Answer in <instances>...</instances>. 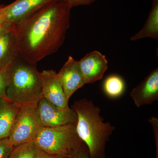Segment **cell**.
<instances>
[{
  "mask_svg": "<svg viewBox=\"0 0 158 158\" xmlns=\"http://www.w3.org/2000/svg\"><path fill=\"white\" fill-rule=\"evenodd\" d=\"M13 147L9 138L0 139V158H9Z\"/></svg>",
  "mask_w": 158,
  "mask_h": 158,
  "instance_id": "cell-17",
  "label": "cell"
},
{
  "mask_svg": "<svg viewBox=\"0 0 158 158\" xmlns=\"http://www.w3.org/2000/svg\"><path fill=\"white\" fill-rule=\"evenodd\" d=\"M8 68L0 69V98H8L6 96V90L9 77Z\"/></svg>",
  "mask_w": 158,
  "mask_h": 158,
  "instance_id": "cell-18",
  "label": "cell"
},
{
  "mask_svg": "<svg viewBox=\"0 0 158 158\" xmlns=\"http://www.w3.org/2000/svg\"><path fill=\"white\" fill-rule=\"evenodd\" d=\"M137 107L152 104L158 100V68L153 69L130 93Z\"/></svg>",
  "mask_w": 158,
  "mask_h": 158,
  "instance_id": "cell-10",
  "label": "cell"
},
{
  "mask_svg": "<svg viewBox=\"0 0 158 158\" xmlns=\"http://www.w3.org/2000/svg\"><path fill=\"white\" fill-rule=\"evenodd\" d=\"M4 6H3V5H0V11H1V9H2V8H3V7Z\"/></svg>",
  "mask_w": 158,
  "mask_h": 158,
  "instance_id": "cell-24",
  "label": "cell"
},
{
  "mask_svg": "<svg viewBox=\"0 0 158 158\" xmlns=\"http://www.w3.org/2000/svg\"><path fill=\"white\" fill-rule=\"evenodd\" d=\"M45 153L31 141L13 147L9 158H39Z\"/></svg>",
  "mask_w": 158,
  "mask_h": 158,
  "instance_id": "cell-15",
  "label": "cell"
},
{
  "mask_svg": "<svg viewBox=\"0 0 158 158\" xmlns=\"http://www.w3.org/2000/svg\"><path fill=\"white\" fill-rule=\"evenodd\" d=\"M58 74L66 98L69 100L72 95L85 85L79 68L78 61L69 56Z\"/></svg>",
  "mask_w": 158,
  "mask_h": 158,
  "instance_id": "cell-11",
  "label": "cell"
},
{
  "mask_svg": "<svg viewBox=\"0 0 158 158\" xmlns=\"http://www.w3.org/2000/svg\"><path fill=\"white\" fill-rule=\"evenodd\" d=\"M71 9L62 0H54L19 24L10 27L22 56L37 64L58 51L69 28Z\"/></svg>",
  "mask_w": 158,
  "mask_h": 158,
  "instance_id": "cell-1",
  "label": "cell"
},
{
  "mask_svg": "<svg viewBox=\"0 0 158 158\" xmlns=\"http://www.w3.org/2000/svg\"><path fill=\"white\" fill-rule=\"evenodd\" d=\"M3 25H4V20H3V18L2 17L1 13H0V30H1V29H2V27H3Z\"/></svg>",
  "mask_w": 158,
  "mask_h": 158,
  "instance_id": "cell-23",
  "label": "cell"
},
{
  "mask_svg": "<svg viewBox=\"0 0 158 158\" xmlns=\"http://www.w3.org/2000/svg\"><path fill=\"white\" fill-rule=\"evenodd\" d=\"M77 123L56 127H43L34 142L46 154L65 158L87 147L79 137Z\"/></svg>",
  "mask_w": 158,
  "mask_h": 158,
  "instance_id": "cell-4",
  "label": "cell"
},
{
  "mask_svg": "<svg viewBox=\"0 0 158 158\" xmlns=\"http://www.w3.org/2000/svg\"><path fill=\"white\" fill-rule=\"evenodd\" d=\"M37 109L43 127H56L77 122V115L73 109H60L43 97L37 103Z\"/></svg>",
  "mask_w": 158,
  "mask_h": 158,
  "instance_id": "cell-7",
  "label": "cell"
},
{
  "mask_svg": "<svg viewBox=\"0 0 158 158\" xmlns=\"http://www.w3.org/2000/svg\"><path fill=\"white\" fill-rule=\"evenodd\" d=\"M144 38L158 39V0H152L151 10L145 24L137 34L131 37L132 41Z\"/></svg>",
  "mask_w": 158,
  "mask_h": 158,
  "instance_id": "cell-14",
  "label": "cell"
},
{
  "mask_svg": "<svg viewBox=\"0 0 158 158\" xmlns=\"http://www.w3.org/2000/svg\"><path fill=\"white\" fill-rule=\"evenodd\" d=\"M103 88L108 96L111 98H116L124 93L125 84L121 77L117 75H112L105 80Z\"/></svg>",
  "mask_w": 158,
  "mask_h": 158,
  "instance_id": "cell-16",
  "label": "cell"
},
{
  "mask_svg": "<svg viewBox=\"0 0 158 158\" xmlns=\"http://www.w3.org/2000/svg\"><path fill=\"white\" fill-rule=\"evenodd\" d=\"M150 123L152 125L153 128L154 135L157 145V158H158V119L156 117H152L149 119Z\"/></svg>",
  "mask_w": 158,
  "mask_h": 158,
  "instance_id": "cell-20",
  "label": "cell"
},
{
  "mask_svg": "<svg viewBox=\"0 0 158 158\" xmlns=\"http://www.w3.org/2000/svg\"><path fill=\"white\" fill-rule=\"evenodd\" d=\"M20 54L14 31L3 25L0 30V69H7Z\"/></svg>",
  "mask_w": 158,
  "mask_h": 158,
  "instance_id": "cell-12",
  "label": "cell"
},
{
  "mask_svg": "<svg viewBox=\"0 0 158 158\" xmlns=\"http://www.w3.org/2000/svg\"><path fill=\"white\" fill-rule=\"evenodd\" d=\"M52 1L16 0L8 6H4L0 11L4 25L11 27L19 24Z\"/></svg>",
  "mask_w": 158,
  "mask_h": 158,
  "instance_id": "cell-6",
  "label": "cell"
},
{
  "mask_svg": "<svg viewBox=\"0 0 158 158\" xmlns=\"http://www.w3.org/2000/svg\"><path fill=\"white\" fill-rule=\"evenodd\" d=\"M85 84H92L103 78L108 69L106 56L98 51L90 52L78 61Z\"/></svg>",
  "mask_w": 158,
  "mask_h": 158,
  "instance_id": "cell-9",
  "label": "cell"
},
{
  "mask_svg": "<svg viewBox=\"0 0 158 158\" xmlns=\"http://www.w3.org/2000/svg\"><path fill=\"white\" fill-rule=\"evenodd\" d=\"M39 158H63L60 157L56 156L51 155L47 154H44V155L40 156Z\"/></svg>",
  "mask_w": 158,
  "mask_h": 158,
  "instance_id": "cell-22",
  "label": "cell"
},
{
  "mask_svg": "<svg viewBox=\"0 0 158 158\" xmlns=\"http://www.w3.org/2000/svg\"><path fill=\"white\" fill-rule=\"evenodd\" d=\"M65 158H89V150L88 148H86L73 155Z\"/></svg>",
  "mask_w": 158,
  "mask_h": 158,
  "instance_id": "cell-21",
  "label": "cell"
},
{
  "mask_svg": "<svg viewBox=\"0 0 158 158\" xmlns=\"http://www.w3.org/2000/svg\"><path fill=\"white\" fill-rule=\"evenodd\" d=\"M21 105L0 98V139L9 138Z\"/></svg>",
  "mask_w": 158,
  "mask_h": 158,
  "instance_id": "cell-13",
  "label": "cell"
},
{
  "mask_svg": "<svg viewBox=\"0 0 158 158\" xmlns=\"http://www.w3.org/2000/svg\"><path fill=\"white\" fill-rule=\"evenodd\" d=\"M71 7L79 6L89 5L94 2L95 0H62Z\"/></svg>",
  "mask_w": 158,
  "mask_h": 158,
  "instance_id": "cell-19",
  "label": "cell"
},
{
  "mask_svg": "<svg viewBox=\"0 0 158 158\" xmlns=\"http://www.w3.org/2000/svg\"><path fill=\"white\" fill-rule=\"evenodd\" d=\"M43 97L58 108L69 109L62 83L58 74L53 70H44L40 73Z\"/></svg>",
  "mask_w": 158,
  "mask_h": 158,
  "instance_id": "cell-8",
  "label": "cell"
},
{
  "mask_svg": "<svg viewBox=\"0 0 158 158\" xmlns=\"http://www.w3.org/2000/svg\"><path fill=\"white\" fill-rule=\"evenodd\" d=\"M71 108L77 115V132L88 148L89 158H104L106 144L115 127L104 122L101 109L88 99L74 102Z\"/></svg>",
  "mask_w": 158,
  "mask_h": 158,
  "instance_id": "cell-2",
  "label": "cell"
},
{
  "mask_svg": "<svg viewBox=\"0 0 158 158\" xmlns=\"http://www.w3.org/2000/svg\"><path fill=\"white\" fill-rule=\"evenodd\" d=\"M37 64L31 63L20 54L8 68L7 98L19 105L38 103L43 97L42 83Z\"/></svg>",
  "mask_w": 158,
  "mask_h": 158,
  "instance_id": "cell-3",
  "label": "cell"
},
{
  "mask_svg": "<svg viewBox=\"0 0 158 158\" xmlns=\"http://www.w3.org/2000/svg\"><path fill=\"white\" fill-rule=\"evenodd\" d=\"M43 127L37 103L21 105L8 138L13 147L34 141Z\"/></svg>",
  "mask_w": 158,
  "mask_h": 158,
  "instance_id": "cell-5",
  "label": "cell"
}]
</instances>
